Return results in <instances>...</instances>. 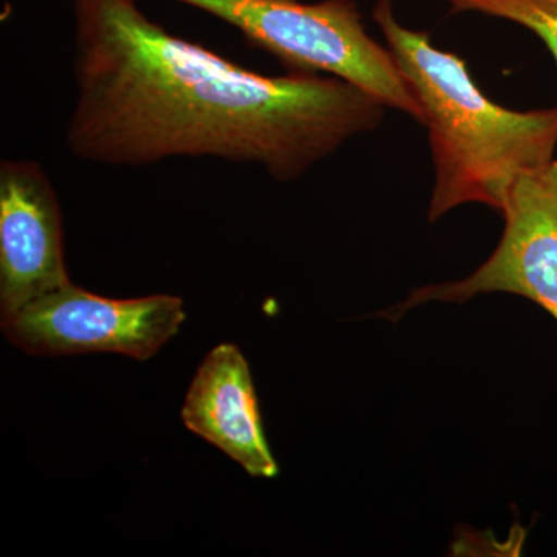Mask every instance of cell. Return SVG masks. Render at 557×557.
Returning a JSON list of instances; mask_svg holds the SVG:
<instances>
[{"label": "cell", "instance_id": "obj_4", "mask_svg": "<svg viewBox=\"0 0 557 557\" xmlns=\"http://www.w3.org/2000/svg\"><path fill=\"white\" fill-rule=\"evenodd\" d=\"M185 317L175 296L110 299L70 282L3 318L2 330L38 357L120 354L145 361L177 335Z\"/></svg>", "mask_w": 557, "mask_h": 557}, {"label": "cell", "instance_id": "obj_3", "mask_svg": "<svg viewBox=\"0 0 557 557\" xmlns=\"http://www.w3.org/2000/svg\"><path fill=\"white\" fill-rule=\"evenodd\" d=\"M233 25L292 72L329 73L423 123V109L392 51L366 32L351 0H177Z\"/></svg>", "mask_w": 557, "mask_h": 557}, {"label": "cell", "instance_id": "obj_8", "mask_svg": "<svg viewBox=\"0 0 557 557\" xmlns=\"http://www.w3.org/2000/svg\"><path fill=\"white\" fill-rule=\"evenodd\" d=\"M454 13L478 11L536 33L557 62V0H446Z\"/></svg>", "mask_w": 557, "mask_h": 557}, {"label": "cell", "instance_id": "obj_7", "mask_svg": "<svg viewBox=\"0 0 557 557\" xmlns=\"http://www.w3.org/2000/svg\"><path fill=\"white\" fill-rule=\"evenodd\" d=\"M182 420L252 478H276L278 468L263 432L251 372L233 344H220L201 362L186 395Z\"/></svg>", "mask_w": 557, "mask_h": 557}, {"label": "cell", "instance_id": "obj_1", "mask_svg": "<svg viewBox=\"0 0 557 557\" xmlns=\"http://www.w3.org/2000/svg\"><path fill=\"white\" fill-rule=\"evenodd\" d=\"M73 156L108 166L175 157L258 164L278 182L306 174L379 127V98L317 73L265 76L150 21L135 0H73Z\"/></svg>", "mask_w": 557, "mask_h": 557}, {"label": "cell", "instance_id": "obj_5", "mask_svg": "<svg viewBox=\"0 0 557 557\" xmlns=\"http://www.w3.org/2000/svg\"><path fill=\"white\" fill-rule=\"evenodd\" d=\"M500 212L504 236L475 273L416 289L383 317L397 321L429 300L463 304L483 293L505 292L533 300L557 319V160L516 180Z\"/></svg>", "mask_w": 557, "mask_h": 557}, {"label": "cell", "instance_id": "obj_2", "mask_svg": "<svg viewBox=\"0 0 557 557\" xmlns=\"http://www.w3.org/2000/svg\"><path fill=\"white\" fill-rule=\"evenodd\" d=\"M373 20L423 109L435 166L429 222L467 203L502 211L516 180L555 160L557 108H500L460 58L432 46L428 33L399 25L388 0L376 3Z\"/></svg>", "mask_w": 557, "mask_h": 557}, {"label": "cell", "instance_id": "obj_6", "mask_svg": "<svg viewBox=\"0 0 557 557\" xmlns=\"http://www.w3.org/2000/svg\"><path fill=\"white\" fill-rule=\"evenodd\" d=\"M70 284L60 201L35 161L0 166V313L9 318Z\"/></svg>", "mask_w": 557, "mask_h": 557}]
</instances>
